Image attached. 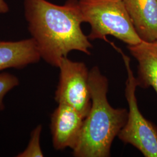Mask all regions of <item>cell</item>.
Here are the masks:
<instances>
[{
  "label": "cell",
  "instance_id": "6da1fadb",
  "mask_svg": "<svg viewBox=\"0 0 157 157\" xmlns=\"http://www.w3.org/2000/svg\"><path fill=\"white\" fill-rule=\"evenodd\" d=\"M29 30L45 62L58 67L72 51L90 55L92 45L81 29L83 22L78 1L57 6L46 0H25Z\"/></svg>",
  "mask_w": 157,
  "mask_h": 157
},
{
  "label": "cell",
  "instance_id": "7a4b0ae2",
  "mask_svg": "<svg viewBox=\"0 0 157 157\" xmlns=\"http://www.w3.org/2000/svg\"><path fill=\"white\" fill-rule=\"evenodd\" d=\"M89 80L91 106L72 150L73 156L109 157L112 142L126 124L128 111L109 104L107 99L108 80L99 67L95 66L90 69Z\"/></svg>",
  "mask_w": 157,
  "mask_h": 157
},
{
  "label": "cell",
  "instance_id": "3957f363",
  "mask_svg": "<svg viewBox=\"0 0 157 157\" xmlns=\"http://www.w3.org/2000/svg\"><path fill=\"white\" fill-rule=\"evenodd\" d=\"M83 22L91 25L89 39H102L109 42L112 36L128 45H136L141 40L126 9L123 0H79Z\"/></svg>",
  "mask_w": 157,
  "mask_h": 157
},
{
  "label": "cell",
  "instance_id": "277c9868",
  "mask_svg": "<svg viewBox=\"0 0 157 157\" xmlns=\"http://www.w3.org/2000/svg\"><path fill=\"white\" fill-rule=\"evenodd\" d=\"M112 45L122 56L128 73L125 96L129 105L128 115L118 137L124 144L134 146L144 157H157V127L144 118L139 109L136 95L138 84L130 67V58L113 44Z\"/></svg>",
  "mask_w": 157,
  "mask_h": 157
},
{
  "label": "cell",
  "instance_id": "5b68a950",
  "mask_svg": "<svg viewBox=\"0 0 157 157\" xmlns=\"http://www.w3.org/2000/svg\"><path fill=\"white\" fill-rule=\"evenodd\" d=\"M58 67L56 101L72 107L86 118L91 106L89 71L83 62L73 61L67 57L62 58Z\"/></svg>",
  "mask_w": 157,
  "mask_h": 157
},
{
  "label": "cell",
  "instance_id": "8992f818",
  "mask_svg": "<svg viewBox=\"0 0 157 157\" xmlns=\"http://www.w3.org/2000/svg\"><path fill=\"white\" fill-rule=\"evenodd\" d=\"M85 118L72 107L58 104L51 117L52 144L56 150H73L81 133Z\"/></svg>",
  "mask_w": 157,
  "mask_h": 157
},
{
  "label": "cell",
  "instance_id": "52a82bcc",
  "mask_svg": "<svg viewBox=\"0 0 157 157\" xmlns=\"http://www.w3.org/2000/svg\"><path fill=\"white\" fill-rule=\"evenodd\" d=\"M141 41L157 40V0H123Z\"/></svg>",
  "mask_w": 157,
  "mask_h": 157
},
{
  "label": "cell",
  "instance_id": "ba28073f",
  "mask_svg": "<svg viewBox=\"0 0 157 157\" xmlns=\"http://www.w3.org/2000/svg\"><path fill=\"white\" fill-rule=\"evenodd\" d=\"M41 57L33 39L17 41L0 40V71L21 69L39 62Z\"/></svg>",
  "mask_w": 157,
  "mask_h": 157
},
{
  "label": "cell",
  "instance_id": "9c48e42d",
  "mask_svg": "<svg viewBox=\"0 0 157 157\" xmlns=\"http://www.w3.org/2000/svg\"><path fill=\"white\" fill-rule=\"evenodd\" d=\"M131 54L138 62V87H152L157 94V40L141 41L136 45H128Z\"/></svg>",
  "mask_w": 157,
  "mask_h": 157
},
{
  "label": "cell",
  "instance_id": "30bf717a",
  "mask_svg": "<svg viewBox=\"0 0 157 157\" xmlns=\"http://www.w3.org/2000/svg\"><path fill=\"white\" fill-rule=\"evenodd\" d=\"M42 131L41 124L36 126L31 133L30 139L28 145L23 151L17 154V157H44L42 151L40 140Z\"/></svg>",
  "mask_w": 157,
  "mask_h": 157
},
{
  "label": "cell",
  "instance_id": "8fae6325",
  "mask_svg": "<svg viewBox=\"0 0 157 157\" xmlns=\"http://www.w3.org/2000/svg\"><path fill=\"white\" fill-rule=\"evenodd\" d=\"M19 84L17 76L7 72L0 73V111L5 109L4 98L6 94Z\"/></svg>",
  "mask_w": 157,
  "mask_h": 157
},
{
  "label": "cell",
  "instance_id": "7c38bea8",
  "mask_svg": "<svg viewBox=\"0 0 157 157\" xmlns=\"http://www.w3.org/2000/svg\"><path fill=\"white\" fill-rule=\"evenodd\" d=\"M8 10L9 8L4 0H0V13H5Z\"/></svg>",
  "mask_w": 157,
  "mask_h": 157
}]
</instances>
